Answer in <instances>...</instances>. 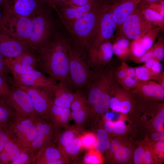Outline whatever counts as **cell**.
<instances>
[{"label":"cell","instance_id":"db71d44e","mask_svg":"<svg viewBox=\"0 0 164 164\" xmlns=\"http://www.w3.org/2000/svg\"><path fill=\"white\" fill-rule=\"evenodd\" d=\"M143 161L145 164H150L151 163L152 161V156L151 153L149 151H144Z\"/></svg>","mask_w":164,"mask_h":164},{"label":"cell","instance_id":"d590c367","mask_svg":"<svg viewBox=\"0 0 164 164\" xmlns=\"http://www.w3.org/2000/svg\"><path fill=\"white\" fill-rule=\"evenodd\" d=\"M136 76L138 80L146 81L153 80H155L159 74H156L151 70L143 66L135 68Z\"/></svg>","mask_w":164,"mask_h":164},{"label":"cell","instance_id":"ab89813d","mask_svg":"<svg viewBox=\"0 0 164 164\" xmlns=\"http://www.w3.org/2000/svg\"><path fill=\"white\" fill-rule=\"evenodd\" d=\"M138 80L136 77L126 76L121 80L117 81L124 89L129 91L136 87Z\"/></svg>","mask_w":164,"mask_h":164},{"label":"cell","instance_id":"b9f144b4","mask_svg":"<svg viewBox=\"0 0 164 164\" xmlns=\"http://www.w3.org/2000/svg\"><path fill=\"white\" fill-rule=\"evenodd\" d=\"M155 129L159 133H164V108L162 107L153 121Z\"/></svg>","mask_w":164,"mask_h":164},{"label":"cell","instance_id":"7c38bea8","mask_svg":"<svg viewBox=\"0 0 164 164\" xmlns=\"http://www.w3.org/2000/svg\"><path fill=\"white\" fill-rule=\"evenodd\" d=\"M87 62L91 68L104 66L111 61L114 54L111 40L88 50Z\"/></svg>","mask_w":164,"mask_h":164},{"label":"cell","instance_id":"003e7915","mask_svg":"<svg viewBox=\"0 0 164 164\" xmlns=\"http://www.w3.org/2000/svg\"><path fill=\"white\" fill-rule=\"evenodd\" d=\"M88 0L89 1H91L94 0Z\"/></svg>","mask_w":164,"mask_h":164},{"label":"cell","instance_id":"6da1fadb","mask_svg":"<svg viewBox=\"0 0 164 164\" xmlns=\"http://www.w3.org/2000/svg\"><path fill=\"white\" fill-rule=\"evenodd\" d=\"M71 45L70 40L63 36L50 43L43 44L40 47V53L36 58V68L68 87L71 84L68 54Z\"/></svg>","mask_w":164,"mask_h":164},{"label":"cell","instance_id":"7402d4cb","mask_svg":"<svg viewBox=\"0 0 164 164\" xmlns=\"http://www.w3.org/2000/svg\"><path fill=\"white\" fill-rule=\"evenodd\" d=\"M23 148L9 139L0 153V164H11L18 157Z\"/></svg>","mask_w":164,"mask_h":164},{"label":"cell","instance_id":"9c48e42d","mask_svg":"<svg viewBox=\"0 0 164 164\" xmlns=\"http://www.w3.org/2000/svg\"><path fill=\"white\" fill-rule=\"evenodd\" d=\"M116 28V23L113 14L101 4L96 32L90 47L111 40Z\"/></svg>","mask_w":164,"mask_h":164},{"label":"cell","instance_id":"d6a6232c","mask_svg":"<svg viewBox=\"0 0 164 164\" xmlns=\"http://www.w3.org/2000/svg\"><path fill=\"white\" fill-rule=\"evenodd\" d=\"M35 154L29 148H24L18 157L11 164H34Z\"/></svg>","mask_w":164,"mask_h":164},{"label":"cell","instance_id":"4316f807","mask_svg":"<svg viewBox=\"0 0 164 164\" xmlns=\"http://www.w3.org/2000/svg\"><path fill=\"white\" fill-rule=\"evenodd\" d=\"M32 27V21L27 16H21L17 22V33L20 37L29 40Z\"/></svg>","mask_w":164,"mask_h":164},{"label":"cell","instance_id":"4dcf8cb0","mask_svg":"<svg viewBox=\"0 0 164 164\" xmlns=\"http://www.w3.org/2000/svg\"><path fill=\"white\" fill-rule=\"evenodd\" d=\"M0 98V125L6 126L15 115L5 101Z\"/></svg>","mask_w":164,"mask_h":164},{"label":"cell","instance_id":"3957f363","mask_svg":"<svg viewBox=\"0 0 164 164\" xmlns=\"http://www.w3.org/2000/svg\"><path fill=\"white\" fill-rule=\"evenodd\" d=\"M36 118L15 115L6 126L10 139L21 147L29 148L36 133Z\"/></svg>","mask_w":164,"mask_h":164},{"label":"cell","instance_id":"7dc6e473","mask_svg":"<svg viewBox=\"0 0 164 164\" xmlns=\"http://www.w3.org/2000/svg\"><path fill=\"white\" fill-rule=\"evenodd\" d=\"M9 71L10 70L6 66L5 60L2 57V55L0 52V75L4 77L7 75Z\"/></svg>","mask_w":164,"mask_h":164},{"label":"cell","instance_id":"7a4b0ae2","mask_svg":"<svg viewBox=\"0 0 164 164\" xmlns=\"http://www.w3.org/2000/svg\"><path fill=\"white\" fill-rule=\"evenodd\" d=\"M100 1L88 12L76 19L67 20L61 17L66 27L75 42L88 50L94 39L101 9Z\"/></svg>","mask_w":164,"mask_h":164},{"label":"cell","instance_id":"e0dca14e","mask_svg":"<svg viewBox=\"0 0 164 164\" xmlns=\"http://www.w3.org/2000/svg\"><path fill=\"white\" fill-rule=\"evenodd\" d=\"M132 90L133 92L147 97L159 100L164 99V88L154 80H138L136 87Z\"/></svg>","mask_w":164,"mask_h":164},{"label":"cell","instance_id":"277c9868","mask_svg":"<svg viewBox=\"0 0 164 164\" xmlns=\"http://www.w3.org/2000/svg\"><path fill=\"white\" fill-rule=\"evenodd\" d=\"M68 54L69 72L71 84L79 89L85 88L91 79L92 70L78 49L71 45Z\"/></svg>","mask_w":164,"mask_h":164},{"label":"cell","instance_id":"cb8c5ba5","mask_svg":"<svg viewBox=\"0 0 164 164\" xmlns=\"http://www.w3.org/2000/svg\"><path fill=\"white\" fill-rule=\"evenodd\" d=\"M114 81L106 89L96 104L91 110V112H95L98 114L105 112L109 107V103L112 95L113 84Z\"/></svg>","mask_w":164,"mask_h":164},{"label":"cell","instance_id":"f546056e","mask_svg":"<svg viewBox=\"0 0 164 164\" xmlns=\"http://www.w3.org/2000/svg\"><path fill=\"white\" fill-rule=\"evenodd\" d=\"M96 141L94 149L101 153L108 149L110 145L109 137L107 132L103 129H100L97 132Z\"/></svg>","mask_w":164,"mask_h":164},{"label":"cell","instance_id":"7bdbcfd3","mask_svg":"<svg viewBox=\"0 0 164 164\" xmlns=\"http://www.w3.org/2000/svg\"><path fill=\"white\" fill-rule=\"evenodd\" d=\"M139 7L140 9L144 8L150 9L164 16V0L151 2Z\"/></svg>","mask_w":164,"mask_h":164},{"label":"cell","instance_id":"e575fe53","mask_svg":"<svg viewBox=\"0 0 164 164\" xmlns=\"http://www.w3.org/2000/svg\"><path fill=\"white\" fill-rule=\"evenodd\" d=\"M104 128L108 132L114 133L118 134H123L126 130V127L125 122L121 120L116 122L107 121L105 123Z\"/></svg>","mask_w":164,"mask_h":164},{"label":"cell","instance_id":"f1b7e54d","mask_svg":"<svg viewBox=\"0 0 164 164\" xmlns=\"http://www.w3.org/2000/svg\"><path fill=\"white\" fill-rule=\"evenodd\" d=\"M81 148L82 145L80 137L77 136L60 152L68 162V159L78 155Z\"/></svg>","mask_w":164,"mask_h":164},{"label":"cell","instance_id":"2e32d148","mask_svg":"<svg viewBox=\"0 0 164 164\" xmlns=\"http://www.w3.org/2000/svg\"><path fill=\"white\" fill-rule=\"evenodd\" d=\"M49 91L53 103L58 106L70 108L75 93L72 92L67 86L59 82L57 84L50 86Z\"/></svg>","mask_w":164,"mask_h":164},{"label":"cell","instance_id":"8fae6325","mask_svg":"<svg viewBox=\"0 0 164 164\" xmlns=\"http://www.w3.org/2000/svg\"><path fill=\"white\" fill-rule=\"evenodd\" d=\"M12 75L14 84L16 87L23 85L44 87L55 84L56 81L50 77L45 76L36 69L25 73Z\"/></svg>","mask_w":164,"mask_h":164},{"label":"cell","instance_id":"03108f58","mask_svg":"<svg viewBox=\"0 0 164 164\" xmlns=\"http://www.w3.org/2000/svg\"><path fill=\"white\" fill-rule=\"evenodd\" d=\"M1 16H2V14L1 12L0 11V19L1 17Z\"/></svg>","mask_w":164,"mask_h":164},{"label":"cell","instance_id":"836d02e7","mask_svg":"<svg viewBox=\"0 0 164 164\" xmlns=\"http://www.w3.org/2000/svg\"><path fill=\"white\" fill-rule=\"evenodd\" d=\"M147 51L143 46L140 38L133 40L130 43L129 54L131 60L139 57Z\"/></svg>","mask_w":164,"mask_h":164},{"label":"cell","instance_id":"bcb514c9","mask_svg":"<svg viewBox=\"0 0 164 164\" xmlns=\"http://www.w3.org/2000/svg\"><path fill=\"white\" fill-rule=\"evenodd\" d=\"M144 152V149L142 147H139L135 150L134 155V161L135 164H139L143 161Z\"/></svg>","mask_w":164,"mask_h":164},{"label":"cell","instance_id":"30bf717a","mask_svg":"<svg viewBox=\"0 0 164 164\" xmlns=\"http://www.w3.org/2000/svg\"><path fill=\"white\" fill-rule=\"evenodd\" d=\"M139 4V0H108L101 4L113 14L118 31L122 24Z\"/></svg>","mask_w":164,"mask_h":164},{"label":"cell","instance_id":"9a60e30c","mask_svg":"<svg viewBox=\"0 0 164 164\" xmlns=\"http://www.w3.org/2000/svg\"><path fill=\"white\" fill-rule=\"evenodd\" d=\"M15 58H8L5 60L12 75L25 73L36 69V58L30 54L25 52Z\"/></svg>","mask_w":164,"mask_h":164},{"label":"cell","instance_id":"484cf974","mask_svg":"<svg viewBox=\"0 0 164 164\" xmlns=\"http://www.w3.org/2000/svg\"><path fill=\"white\" fill-rule=\"evenodd\" d=\"M78 131V130L76 128H68L58 135L56 141L57 145V148L60 151L77 137V135Z\"/></svg>","mask_w":164,"mask_h":164},{"label":"cell","instance_id":"e7e4bbea","mask_svg":"<svg viewBox=\"0 0 164 164\" xmlns=\"http://www.w3.org/2000/svg\"><path fill=\"white\" fill-rule=\"evenodd\" d=\"M5 0H0V4H2V2H5Z\"/></svg>","mask_w":164,"mask_h":164},{"label":"cell","instance_id":"8d00e7d4","mask_svg":"<svg viewBox=\"0 0 164 164\" xmlns=\"http://www.w3.org/2000/svg\"><path fill=\"white\" fill-rule=\"evenodd\" d=\"M80 138L82 148L89 150L94 148L96 137L94 134L90 132L84 133Z\"/></svg>","mask_w":164,"mask_h":164},{"label":"cell","instance_id":"94428289","mask_svg":"<svg viewBox=\"0 0 164 164\" xmlns=\"http://www.w3.org/2000/svg\"><path fill=\"white\" fill-rule=\"evenodd\" d=\"M68 0H53L54 4L55 7L58 5H60Z\"/></svg>","mask_w":164,"mask_h":164},{"label":"cell","instance_id":"ac0fdd59","mask_svg":"<svg viewBox=\"0 0 164 164\" xmlns=\"http://www.w3.org/2000/svg\"><path fill=\"white\" fill-rule=\"evenodd\" d=\"M67 163L60 151L53 145L47 147L35 155L34 164H63Z\"/></svg>","mask_w":164,"mask_h":164},{"label":"cell","instance_id":"4fadbf2b","mask_svg":"<svg viewBox=\"0 0 164 164\" xmlns=\"http://www.w3.org/2000/svg\"><path fill=\"white\" fill-rule=\"evenodd\" d=\"M50 23L47 18L42 15L35 17L32 21V27L29 43L34 49L40 47L48 36Z\"/></svg>","mask_w":164,"mask_h":164},{"label":"cell","instance_id":"52a82bcc","mask_svg":"<svg viewBox=\"0 0 164 164\" xmlns=\"http://www.w3.org/2000/svg\"><path fill=\"white\" fill-rule=\"evenodd\" d=\"M36 131L30 147L35 155L47 147L53 145L55 138L56 128L48 119L37 117L36 119Z\"/></svg>","mask_w":164,"mask_h":164},{"label":"cell","instance_id":"ee69618b","mask_svg":"<svg viewBox=\"0 0 164 164\" xmlns=\"http://www.w3.org/2000/svg\"><path fill=\"white\" fill-rule=\"evenodd\" d=\"M10 139L6 126L0 125V153Z\"/></svg>","mask_w":164,"mask_h":164},{"label":"cell","instance_id":"8992f818","mask_svg":"<svg viewBox=\"0 0 164 164\" xmlns=\"http://www.w3.org/2000/svg\"><path fill=\"white\" fill-rule=\"evenodd\" d=\"M3 97L15 115L37 117L27 93L19 87L9 89Z\"/></svg>","mask_w":164,"mask_h":164},{"label":"cell","instance_id":"681fc988","mask_svg":"<svg viewBox=\"0 0 164 164\" xmlns=\"http://www.w3.org/2000/svg\"><path fill=\"white\" fill-rule=\"evenodd\" d=\"M115 76L117 81L121 80L127 76L124 69L121 64L117 69L115 73Z\"/></svg>","mask_w":164,"mask_h":164},{"label":"cell","instance_id":"6f0895ef","mask_svg":"<svg viewBox=\"0 0 164 164\" xmlns=\"http://www.w3.org/2000/svg\"><path fill=\"white\" fill-rule=\"evenodd\" d=\"M155 147L158 151L163 153L164 152V141H158L156 144Z\"/></svg>","mask_w":164,"mask_h":164},{"label":"cell","instance_id":"be15d7a7","mask_svg":"<svg viewBox=\"0 0 164 164\" xmlns=\"http://www.w3.org/2000/svg\"><path fill=\"white\" fill-rule=\"evenodd\" d=\"M108 0H100V3L101 4L103 2L107 1Z\"/></svg>","mask_w":164,"mask_h":164},{"label":"cell","instance_id":"9f6ffc18","mask_svg":"<svg viewBox=\"0 0 164 164\" xmlns=\"http://www.w3.org/2000/svg\"><path fill=\"white\" fill-rule=\"evenodd\" d=\"M155 81L164 88V72L163 71H162L158 74Z\"/></svg>","mask_w":164,"mask_h":164},{"label":"cell","instance_id":"83f0119b","mask_svg":"<svg viewBox=\"0 0 164 164\" xmlns=\"http://www.w3.org/2000/svg\"><path fill=\"white\" fill-rule=\"evenodd\" d=\"M111 96L109 103V107L113 111L126 114L131 108V103L129 99H120L115 95Z\"/></svg>","mask_w":164,"mask_h":164},{"label":"cell","instance_id":"816d5d0a","mask_svg":"<svg viewBox=\"0 0 164 164\" xmlns=\"http://www.w3.org/2000/svg\"><path fill=\"white\" fill-rule=\"evenodd\" d=\"M160 62L159 61H157L150 69L156 74H159L162 72V67Z\"/></svg>","mask_w":164,"mask_h":164},{"label":"cell","instance_id":"91938a15","mask_svg":"<svg viewBox=\"0 0 164 164\" xmlns=\"http://www.w3.org/2000/svg\"><path fill=\"white\" fill-rule=\"evenodd\" d=\"M44 4L48 6L56 8L53 2V0H40Z\"/></svg>","mask_w":164,"mask_h":164},{"label":"cell","instance_id":"74e56055","mask_svg":"<svg viewBox=\"0 0 164 164\" xmlns=\"http://www.w3.org/2000/svg\"><path fill=\"white\" fill-rule=\"evenodd\" d=\"M156 58L160 61L164 58V39L163 37L159 38L151 47Z\"/></svg>","mask_w":164,"mask_h":164},{"label":"cell","instance_id":"5b68a950","mask_svg":"<svg viewBox=\"0 0 164 164\" xmlns=\"http://www.w3.org/2000/svg\"><path fill=\"white\" fill-rule=\"evenodd\" d=\"M153 26L145 20L138 7L122 24L118 33V35L134 40L141 38Z\"/></svg>","mask_w":164,"mask_h":164},{"label":"cell","instance_id":"f35d334b","mask_svg":"<svg viewBox=\"0 0 164 164\" xmlns=\"http://www.w3.org/2000/svg\"><path fill=\"white\" fill-rule=\"evenodd\" d=\"M132 153L130 149L122 145L114 153L116 159L121 162H125L128 160Z\"/></svg>","mask_w":164,"mask_h":164},{"label":"cell","instance_id":"44dd1931","mask_svg":"<svg viewBox=\"0 0 164 164\" xmlns=\"http://www.w3.org/2000/svg\"><path fill=\"white\" fill-rule=\"evenodd\" d=\"M0 52L4 56L13 58L26 52L22 43L15 40H9L0 43Z\"/></svg>","mask_w":164,"mask_h":164},{"label":"cell","instance_id":"ba28073f","mask_svg":"<svg viewBox=\"0 0 164 164\" xmlns=\"http://www.w3.org/2000/svg\"><path fill=\"white\" fill-rule=\"evenodd\" d=\"M48 87H37L21 85L18 87L27 93L37 117L49 120L51 100Z\"/></svg>","mask_w":164,"mask_h":164},{"label":"cell","instance_id":"f6af8a7d","mask_svg":"<svg viewBox=\"0 0 164 164\" xmlns=\"http://www.w3.org/2000/svg\"><path fill=\"white\" fill-rule=\"evenodd\" d=\"M151 58L156 59L151 47L142 56L138 58L132 59V60H133L135 63H144Z\"/></svg>","mask_w":164,"mask_h":164},{"label":"cell","instance_id":"d6986e66","mask_svg":"<svg viewBox=\"0 0 164 164\" xmlns=\"http://www.w3.org/2000/svg\"><path fill=\"white\" fill-rule=\"evenodd\" d=\"M72 119L70 108L57 106L51 101L49 120L56 128L67 126Z\"/></svg>","mask_w":164,"mask_h":164},{"label":"cell","instance_id":"1f68e13d","mask_svg":"<svg viewBox=\"0 0 164 164\" xmlns=\"http://www.w3.org/2000/svg\"><path fill=\"white\" fill-rule=\"evenodd\" d=\"M162 29L158 27H153L140 38L142 44L147 50L153 45Z\"/></svg>","mask_w":164,"mask_h":164},{"label":"cell","instance_id":"680465c9","mask_svg":"<svg viewBox=\"0 0 164 164\" xmlns=\"http://www.w3.org/2000/svg\"><path fill=\"white\" fill-rule=\"evenodd\" d=\"M163 0H139V4L138 6H141L149 3Z\"/></svg>","mask_w":164,"mask_h":164},{"label":"cell","instance_id":"f907efd6","mask_svg":"<svg viewBox=\"0 0 164 164\" xmlns=\"http://www.w3.org/2000/svg\"><path fill=\"white\" fill-rule=\"evenodd\" d=\"M121 146V143L119 141L114 139L110 144L108 149L110 152L114 153Z\"/></svg>","mask_w":164,"mask_h":164},{"label":"cell","instance_id":"6125c7cd","mask_svg":"<svg viewBox=\"0 0 164 164\" xmlns=\"http://www.w3.org/2000/svg\"><path fill=\"white\" fill-rule=\"evenodd\" d=\"M106 117L108 119H111L114 117V114L112 113H107Z\"/></svg>","mask_w":164,"mask_h":164},{"label":"cell","instance_id":"ffe728a7","mask_svg":"<svg viewBox=\"0 0 164 164\" xmlns=\"http://www.w3.org/2000/svg\"><path fill=\"white\" fill-rule=\"evenodd\" d=\"M100 0H94L86 5L79 6L72 5L63 4L61 6V17L64 19L71 20L78 19L90 11Z\"/></svg>","mask_w":164,"mask_h":164},{"label":"cell","instance_id":"f5cc1de1","mask_svg":"<svg viewBox=\"0 0 164 164\" xmlns=\"http://www.w3.org/2000/svg\"><path fill=\"white\" fill-rule=\"evenodd\" d=\"M152 139L155 141L164 140V133L154 132L151 136Z\"/></svg>","mask_w":164,"mask_h":164},{"label":"cell","instance_id":"d4e9b609","mask_svg":"<svg viewBox=\"0 0 164 164\" xmlns=\"http://www.w3.org/2000/svg\"><path fill=\"white\" fill-rule=\"evenodd\" d=\"M140 9L145 21L150 23L153 26H157L161 29H164V16L148 8Z\"/></svg>","mask_w":164,"mask_h":164},{"label":"cell","instance_id":"c3c4849f","mask_svg":"<svg viewBox=\"0 0 164 164\" xmlns=\"http://www.w3.org/2000/svg\"><path fill=\"white\" fill-rule=\"evenodd\" d=\"M121 64L123 67L127 76L136 78L135 68L130 67L123 61L122 62Z\"/></svg>","mask_w":164,"mask_h":164},{"label":"cell","instance_id":"60d3db41","mask_svg":"<svg viewBox=\"0 0 164 164\" xmlns=\"http://www.w3.org/2000/svg\"><path fill=\"white\" fill-rule=\"evenodd\" d=\"M95 150L90 149L85 155L84 161L87 164H98L101 162V160L99 154Z\"/></svg>","mask_w":164,"mask_h":164},{"label":"cell","instance_id":"5bb4252c","mask_svg":"<svg viewBox=\"0 0 164 164\" xmlns=\"http://www.w3.org/2000/svg\"><path fill=\"white\" fill-rule=\"evenodd\" d=\"M74 93L75 97L70 108L73 119L80 126L87 121L91 113V109L82 91L79 90Z\"/></svg>","mask_w":164,"mask_h":164},{"label":"cell","instance_id":"11a10c76","mask_svg":"<svg viewBox=\"0 0 164 164\" xmlns=\"http://www.w3.org/2000/svg\"><path fill=\"white\" fill-rule=\"evenodd\" d=\"M157 61L159 60L156 59L151 58L145 62L144 64L142 66L148 69H150L155 63Z\"/></svg>","mask_w":164,"mask_h":164},{"label":"cell","instance_id":"603a6c76","mask_svg":"<svg viewBox=\"0 0 164 164\" xmlns=\"http://www.w3.org/2000/svg\"><path fill=\"white\" fill-rule=\"evenodd\" d=\"M130 43L129 39L118 35L112 43L114 54L121 60L129 56Z\"/></svg>","mask_w":164,"mask_h":164}]
</instances>
